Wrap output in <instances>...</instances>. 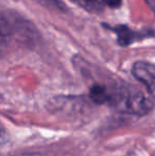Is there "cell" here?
I'll return each instance as SVG.
<instances>
[{
	"label": "cell",
	"instance_id": "1",
	"mask_svg": "<svg viewBox=\"0 0 155 156\" xmlns=\"http://www.w3.org/2000/svg\"><path fill=\"white\" fill-rule=\"evenodd\" d=\"M33 27L20 15L0 10V58L9 53L14 45H25L34 41Z\"/></svg>",
	"mask_w": 155,
	"mask_h": 156
},
{
	"label": "cell",
	"instance_id": "2",
	"mask_svg": "<svg viewBox=\"0 0 155 156\" xmlns=\"http://www.w3.org/2000/svg\"><path fill=\"white\" fill-rule=\"evenodd\" d=\"M111 104L123 113L136 116L148 115L154 107L151 98L133 86H119L114 89Z\"/></svg>",
	"mask_w": 155,
	"mask_h": 156
},
{
	"label": "cell",
	"instance_id": "3",
	"mask_svg": "<svg viewBox=\"0 0 155 156\" xmlns=\"http://www.w3.org/2000/svg\"><path fill=\"white\" fill-rule=\"evenodd\" d=\"M132 74L155 101V65L147 61H137L132 66Z\"/></svg>",
	"mask_w": 155,
	"mask_h": 156
},
{
	"label": "cell",
	"instance_id": "4",
	"mask_svg": "<svg viewBox=\"0 0 155 156\" xmlns=\"http://www.w3.org/2000/svg\"><path fill=\"white\" fill-rule=\"evenodd\" d=\"M107 28L115 32L117 36V41L121 47H128V46L134 44L135 41H141V39L154 35L153 31H135L125 25H118L115 27Z\"/></svg>",
	"mask_w": 155,
	"mask_h": 156
},
{
	"label": "cell",
	"instance_id": "5",
	"mask_svg": "<svg viewBox=\"0 0 155 156\" xmlns=\"http://www.w3.org/2000/svg\"><path fill=\"white\" fill-rule=\"evenodd\" d=\"M113 90L102 83H95L89 88V98L96 104H111L113 99Z\"/></svg>",
	"mask_w": 155,
	"mask_h": 156
},
{
	"label": "cell",
	"instance_id": "6",
	"mask_svg": "<svg viewBox=\"0 0 155 156\" xmlns=\"http://www.w3.org/2000/svg\"><path fill=\"white\" fill-rule=\"evenodd\" d=\"M69 1L89 13H99L102 11V2L98 0H69Z\"/></svg>",
	"mask_w": 155,
	"mask_h": 156
},
{
	"label": "cell",
	"instance_id": "7",
	"mask_svg": "<svg viewBox=\"0 0 155 156\" xmlns=\"http://www.w3.org/2000/svg\"><path fill=\"white\" fill-rule=\"evenodd\" d=\"M101 2L105 3L106 5L112 9H118L122 4V0H101Z\"/></svg>",
	"mask_w": 155,
	"mask_h": 156
},
{
	"label": "cell",
	"instance_id": "8",
	"mask_svg": "<svg viewBox=\"0 0 155 156\" xmlns=\"http://www.w3.org/2000/svg\"><path fill=\"white\" fill-rule=\"evenodd\" d=\"M145 1H146V3L148 4V6L153 11V13L155 15V0H145Z\"/></svg>",
	"mask_w": 155,
	"mask_h": 156
},
{
	"label": "cell",
	"instance_id": "9",
	"mask_svg": "<svg viewBox=\"0 0 155 156\" xmlns=\"http://www.w3.org/2000/svg\"><path fill=\"white\" fill-rule=\"evenodd\" d=\"M28 156H36V155H28Z\"/></svg>",
	"mask_w": 155,
	"mask_h": 156
},
{
	"label": "cell",
	"instance_id": "10",
	"mask_svg": "<svg viewBox=\"0 0 155 156\" xmlns=\"http://www.w3.org/2000/svg\"><path fill=\"white\" fill-rule=\"evenodd\" d=\"M98 1H101V0H98Z\"/></svg>",
	"mask_w": 155,
	"mask_h": 156
}]
</instances>
